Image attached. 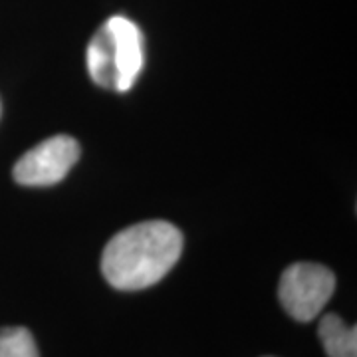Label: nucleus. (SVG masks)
I'll return each mask as SVG.
<instances>
[{"label":"nucleus","instance_id":"nucleus-1","mask_svg":"<svg viewBox=\"0 0 357 357\" xmlns=\"http://www.w3.org/2000/svg\"><path fill=\"white\" fill-rule=\"evenodd\" d=\"M183 252L181 230L165 220H147L117 232L102 255L103 278L115 290L135 292L163 280Z\"/></svg>","mask_w":357,"mask_h":357},{"label":"nucleus","instance_id":"nucleus-2","mask_svg":"<svg viewBox=\"0 0 357 357\" xmlns=\"http://www.w3.org/2000/svg\"><path fill=\"white\" fill-rule=\"evenodd\" d=\"M86 60L98 86L117 93L131 89L145 62L139 26L126 16L107 18L89 42Z\"/></svg>","mask_w":357,"mask_h":357},{"label":"nucleus","instance_id":"nucleus-3","mask_svg":"<svg viewBox=\"0 0 357 357\" xmlns=\"http://www.w3.org/2000/svg\"><path fill=\"white\" fill-rule=\"evenodd\" d=\"M335 290V276L330 268L314 262H296L284 270L278 286L282 307L296 321L318 318Z\"/></svg>","mask_w":357,"mask_h":357},{"label":"nucleus","instance_id":"nucleus-4","mask_svg":"<svg viewBox=\"0 0 357 357\" xmlns=\"http://www.w3.org/2000/svg\"><path fill=\"white\" fill-rule=\"evenodd\" d=\"M79 159V143L70 135H54L32 147L14 165V181L26 187L56 185Z\"/></svg>","mask_w":357,"mask_h":357},{"label":"nucleus","instance_id":"nucleus-5","mask_svg":"<svg viewBox=\"0 0 357 357\" xmlns=\"http://www.w3.org/2000/svg\"><path fill=\"white\" fill-rule=\"evenodd\" d=\"M318 335L328 357H357V328L345 326L335 314H326L319 321Z\"/></svg>","mask_w":357,"mask_h":357},{"label":"nucleus","instance_id":"nucleus-6","mask_svg":"<svg viewBox=\"0 0 357 357\" xmlns=\"http://www.w3.org/2000/svg\"><path fill=\"white\" fill-rule=\"evenodd\" d=\"M0 357H38V347L26 328L0 330Z\"/></svg>","mask_w":357,"mask_h":357}]
</instances>
